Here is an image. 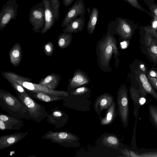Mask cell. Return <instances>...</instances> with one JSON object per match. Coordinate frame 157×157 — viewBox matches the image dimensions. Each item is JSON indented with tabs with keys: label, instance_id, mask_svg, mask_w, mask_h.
I'll return each instance as SVG.
<instances>
[{
	"label": "cell",
	"instance_id": "39",
	"mask_svg": "<svg viewBox=\"0 0 157 157\" xmlns=\"http://www.w3.org/2000/svg\"><path fill=\"white\" fill-rule=\"evenodd\" d=\"M143 157H157V152H147L140 154Z\"/></svg>",
	"mask_w": 157,
	"mask_h": 157
},
{
	"label": "cell",
	"instance_id": "20",
	"mask_svg": "<svg viewBox=\"0 0 157 157\" xmlns=\"http://www.w3.org/2000/svg\"><path fill=\"white\" fill-rule=\"evenodd\" d=\"M99 14L98 9L96 7H93L89 16V19L86 27L87 31L90 34H91L94 32L97 23Z\"/></svg>",
	"mask_w": 157,
	"mask_h": 157
},
{
	"label": "cell",
	"instance_id": "43",
	"mask_svg": "<svg viewBox=\"0 0 157 157\" xmlns=\"http://www.w3.org/2000/svg\"><path fill=\"white\" fill-rule=\"evenodd\" d=\"M91 11V10H90V8H89L88 7H87V11L88 12L89 16L90 14Z\"/></svg>",
	"mask_w": 157,
	"mask_h": 157
},
{
	"label": "cell",
	"instance_id": "2",
	"mask_svg": "<svg viewBox=\"0 0 157 157\" xmlns=\"http://www.w3.org/2000/svg\"><path fill=\"white\" fill-rule=\"evenodd\" d=\"M16 93L17 97L26 107L31 120L40 123L48 117L49 113L44 105L36 102L27 93Z\"/></svg>",
	"mask_w": 157,
	"mask_h": 157
},
{
	"label": "cell",
	"instance_id": "35",
	"mask_svg": "<svg viewBox=\"0 0 157 157\" xmlns=\"http://www.w3.org/2000/svg\"><path fill=\"white\" fill-rule=\"evenodd\" d=\"M144 29L146 32L150 33L157 40V33L156 32V31L153 29L151 26H145L144 27Z\"/></svg>",
	"mask_w": 157,
	"mask_h": 157
},
{
	"label": "cell",
	"instance_id": "12",
	"mask_svg": "<svg viewBox=\"0 0 157 157\" xmlns=\"http://www.w3.org/2000/svg\"><path fill=\"white\" fill-rule=\"evenodd\" d=\"M26 132H17L3 135L0 137V150L8 147L17 143L28 134Z\"/></svg>",
	"mask_w": 157,
	"mask_h": 157
},
{
	"label": "cell",
	"instance_id": "17",
	"mask_svg": "<svg viewBox=\"0 0 157 157\" xmlns=\"http://www.w3.org/2000/svg\"><path fill=\"white\" fill-rule=\"evenodd\" d=\"M139 78L140 82V92L141 93L142 92L147 93L151 94L157 101V94L152 88L145 74L141 73Z\"/></svg>",
	"mask_w": 157,
	"mask_h": 157
},
{
	"label": "cell",
	"instance_id": "30",
	"mask_svg": "<svg viewBox=\"0 0 157 157\" xmlns=\"http://www.w3.org/2000/svg\"><path fill=\"white\" fill-rule=\"evenodd\" d=\"M44 51L45 55L48 56H52L54 51V45L51 41H48L44 44L43 46Z\"/></svg>",
	"mask_w": 157,
	"mask_h": 157
},
{
	"label": "cell",
	"instance_id": "36",
	"mask_svg": "<svg viewBox=\"0 0 157 157\" xmlns=\"http://www.w3.org/2000/svg\"><path fill=\"white\" fill-rule=\"evenodd\" d=\"M152 36V35L147 32L145 33L144 39L146 45L147 47L151 44L153 41Z\"/></svg>",
	"mask_w": 157,
	"mask_h": 157
},
{
	"label": "cell",
	"instance_id": "11",
	"mask_svg": "<svg viewBox=\"0 0 157 157\" xmlns=\"http://www.w3.org/2000/svg\"><path fill=\"white\" fill-rule=\"evenodd\" d=\"M68 119L67 114L56 106L50 110L47 121L54 126V129L62 128L67 123Z\"/></svg>",
	"mask_w": 157,
	"mask_h": 157
},
{
	"label": "cell",
	"instance_id": "34",
	"mask_svg": "<svg viewBox=\"0 0 157 157\" xmlns=\"http://www.w3.org/2000/svg\"><path fill=\"white\" fill-rule=\"evenodd\" d=\"M147 5L151 13L157 16V5L153 0H143Z\"/></svg>",
	"mask_w": 157,
	"mask_h": 157
},
{
	"label": "cell",
	"instance_id": "15",
	"mask_svg": "<svg viewBox=\"0 0 157 157\" xmlns=\"http://www.w3.org/2000/svg\"><path fill=\"white\" fill-rule=\"evenodd\" d=\"M85 23L84 17H78L72 21L63 29V32L76 33L82 31Z\"/></svg>",
	"mask_w": 157,
	"mask_h": 157
},
{
	"label": "cell",
	"instance_id": "24",
	"mask_svg": "<svg viewBox=\"0 0 157 157\" xmlns=\"http://www.w3.org/2000/svg\"><path fill=\"white\" fill-rule=\"evenodd\" d=\"M102 142L104 145L115 149L118 148L120 144L119 139L116 136L112 135L105 136L102 139Z\"/></svg>",
	"mask_w": 157,
	"mask_h": 157
},
{
	"label": "cell",
	"instance_id": "3",
	"mask_svg": "<svg viewBox=\"0 0 157 157\" xmlns=\"http://www.w3.org/2000/svg\"><path fill=\"white\" fill-rule=\"evenodd\" d=\"M41 138L49 140L52 142L67 147H76L79 145L78 144L79 140L78 137L67 131L50 130L44 135Z\"/></svg>",
	"mask_w": 157,
	"mask_h": 157
},
{
	"label": "cell",
	"instance_id": "40",
	"mask_svg": "<svg viewBox=\"0 0 157 157\" xmlns=\"http://www.w3.org/2000/svg\"><path fill=\"white\" fill-rule=\"evenodd\" d=\"M75 0H63V3L64 6L67 7L70 5Z\"/></svg>",
	"mask_w": 157,
	"mask_h": 157
},
{
	"label": "cell",
	"instance_id": "9",
	"mask_svg": "<svg viewBox=\"0 0 157 157\" xmlns=\"http://www.w3.org/2000/svg\"><path fill=\"white\" fill-rule=\"evenodd\" d=\"M12 80L18 83L25 89L31 93H36L43 92L51 95L65 97L69 95L68 93L66 91L53 90L45 85L22 80Z\"/></svg>",
	"mask_w": 157,
	"mask_h": 157
},
{
	"label": "cell",
	"instance_id": "28",
	"mask_svg": "<svg viewBox=\"0 0 157 157\" xmlns=\"http://www.w3.org/2000/svg\"><path fill=\"white\" fill-rule=\"evenodd\" d=\"M147 51L153 60L157 62V45L155 40L147 48Z\"/></svg>",
	"mask_w": 157,
	"mask_h": 157
},
{
	"label": "cell",
	"instance_id": "6",
	"mask_svg": "<svg viewBox=\"0 0 157 157\" xmlns=\"http://www.w3.org/2000/svg\"><path fill=\"white\" fill-rule=\"evenodd\" d=\"M45 7L41 1L31 9L29 21L33 26L32 30L36 33H41L44 28L45 22Z\"/></svg>",
	"mask_w": 157,
	"mask_h": 157
},
{
	"label": "cell",
	"instance_id": "33",
	"mask_svg": "<svg viewBox=\"0 0 157 157\" xmlns=\"http://www.w3.org/2000/svg\"><path fill=\"white\" fill-rule=\"evenodd\" d=\"M90 89L85 86L78 88L75 90L71 91V95L73 96H82L90 91Z\"/></svg>",
	"mask_w": 157,
	"mask_h": 157
},
{
	"label": "cell",
	"instance_id": "14",
	"mask_svg": "<svg viewBox=\"0 0 157 157\" xmlns=\"http://www.w3.org/2000/svg\"><path fill=\"white\" fill-rule=\"evenodd\" d=\"M42 2L44 4L45 7L44 26L41 32V34H43L53 26L55 20L49 0H42Z\"/></svg>",
	"mask_w": 157,
	"mask_h": 157
},
{
	"label": "cell",
	"instance_id": "13",
	"mask_svg": "<svg viewBox=\"0 0 157 157\" xmlns=\"http://www.w3.org/2000/svg\"><path fill=\"white\" fill-rule=\"evenodd\" d=\"M114 101V97L108 93L103 94L98 97L94 104V108L99 115L102 111L107 109Z\"/></svg>",
	"mask_w": 157,
	"mask_h": 157
},
{
	"label": "cell",
	"instance_id": "41",
	"mask_svg": "<svg viewBox=\"0 0 157 157\" xmlns=\"http://www.w3.org/2000/svg\"><path fill=\"white\" fill-rule=\"evenodd\" d=\"M148 76L157 78V72L153 70H151L148 72Z\"/></svg>",
	"mask_w": 157,
	"mask_h": 157
},
{
	"label": "cell",
	"instance_id": "32",
	"mask_svg": "<svg viewBox=\"0 0 157 157\" xmlns=\"http://www.w3.org/2000/svg\"><path fill=\"white\" fill-rule=\"evenodd\" d=\"M129 4L131 5L134 8H136L140 10L148 13L151 17L152 13H150L146 10L143 7H142L139 4L137 0H123Z\"/></svg>",
	"mask_w": 157,
	"mask_h": 157
},
{
	"label": "cell",
	"instance_id": "22",
	"mask_svg": "<svg viewBox=\"0 0 157 157\" xmlns=\"http://www.w3.org/2000/svg\"><path fill=\"white\" fill-rule=\"evenodd\" d=\"M30 94L32 97L36 99L47 102L63 100V97L51 95L43 92L36 93H32Z\"/></svg>",
	"mask_w": 157,
	"mask_h": 157
},
{
	"label": "cell",
	"instance_id": "1",
	"mask_svg": "<svg viewBox=\"0 0 157 157\" xmlns=\"http://www.w3.org/2000/svg\"><path fill=\"white\" fill-rule=\"evenodd\" d=\"M0 106L8 114L20 119H31L26 107L11 93L0 89Z\"/></svg>",
	"mask_w": 157,
	"mask_h": 157
},
{
	"label": "cell",
	"instance_id": "25",
	"mask_svg": "<svg viewBox=\"0 0 157 157\" xmlns=\"http://www.w3.org/2000/svg\"><path fill=\"white\" fill-rule=\"evenodd\" d=\"M0 120L8 121L12 123L20 125L22 127L25 125L23 120L9 114L0 113Z\"/></svg>",
	"mask_w": 157,
	"mask_h": 157
},
{
	"label": "cell",
	"instance_id": "5",
	"mask_svg": "<svg viewBox=\"0 0 157 157\" xmlns=\"http://www.w3.org/2000/svg\"><path fill=\"white\" fill-rule=\"evenodd\" d=\"M105 38L100 45L99 59L102 65L107 66L109 64L113 53L117 56L119 55V52L113 36L107 33Z\"/></svg>",
	"mask_w": 157,
	"mask_h": 157
},
{
	"label": "cell",
	"instance_id": "7",
	"mask_svg": "<svg viewBox=\"0 0 157 157\" xmlns=\"http://www.w3.org/2000/svg\"><path fill=\"white\" fill-rule=\"evenodd\" d=\"M127 90L125 87L122 86L119 89L117 97L118 113L124 127L128 124L129 115L128 100Z\"/></svg>",
	"mask_w": 157,
	"mask_h": 157
},
{
	"label": "cell",
	"instance_id": "31",
	"mask_svg": "<svg viewBox=\"0 0 157 157\" xmlns=\"http://www.w3.org/2000/svg\"><path fill=\"white\" fill-rule=\"evenodd\" d=\"M6 80L9 82L16 92L20 93H26L25 88L18 83L10 79H7Z\"/></svg>",
	"mask_w": 157,
	"mask_h": 157
},
{
	"label": "cell",
	"instance_id": "29",
	"mask_svg": "<svg viewBox=\"0 0 157 157\" xmlns=\"http://www.w3.org/2000/svg\"><path fill=\"white\" fill-rule=\"evenodd\" d=\"M148 110L150 117L152 122L157 127V107L150 105L149 106Z\"/></svg>",
	"mask_w": 157,
	"mask_h": 157
},
{
	"label": "cell",
	"instance_id": "21",
	"mask_svg": "<svg viewBox=\"0 0 157 157\" xmlns=\"http://www.w3.org/2000/svg\"><path fill=\"white\" fill-rule=\"evenodd\" d=\"M117 115L116 103L114 101L107 109L105 117L100 119L101 125H106L110 124L114 120Z\"/></svg>",
	"mask_w": 157,
	"mask_h": 157
},
{
	"label": "cell",
	"instance_id": "27",
	"mask_svg": "<svg viewBox=\"0 0 157 157\" xmlns=\"http://www.w3.org/2000/svg\"><path fill=\"white\" fill-rule=\"evenodd\" d=\"M51 7L52 9L55 21L58 20L60 16L59 8L60 2L59 0H49Z\"/></svg>",
	"mask_w": 157,
	"mask_h": 157
},
{
	"label": "cell",
	"instance_id": "4",
	"mask_svg": "<svg viewBox=\"0 0 157 157\" xmlns=\"http://www.w3.org/2000/svg\"><path fill=\"white\" fill-rule=\"evenodd\" d=\"M133 21L120 17L110 22L108 26L107 33L117 34L124 39L130 38L133 32Z\"/></svg>",
	"mask_w": 157,
	"mask_h": 157
},
{
	"label": "cell",
	"instance_id": "18",
	"mask_svg": "<svg viewBox=\"0 0 157 157\" xmlns=\"http://www.w3.org/2000/svg\"><path fill=\"white\" fill-rule=\"evenodd\" d=\"M10 61L14 67L18 66L21 62L22 57V51L21 45L16 43L12 48L9 53Z\"/></svg>",
	"mask_w": 157,
	"mask_h": 157
},
{
	"label": "cell",
	"instance_id": "42",
	"mask_svg": "<svg viewBox=\"0 0 157 157\" xmlns=\"http://www.w3.org/2000/svg\"><path fill=\"white\" fill-rule=\"evenodd\" d=\"M139 103L140 105H143L146 101L144 97H140L139 98Z\"/></svg>",
	"mask_w": 157,
	"mask_h": 157
},
{
	"label": "cell",
	"instance_id": "26",
	"mask_svg": "<svg viewBox=\"0 0 157 157\" xmlns=\"http://www.w3.org/2000/svg\"><path fill=\"white\" fill-rule=\"evenodd\" d=\"M21 126L8 121L0 120V130L1 131L7 130H19Z\"/></svg>",
	"mask_w": 157,
	"mask_h": 157
},
{
	"label": "cell",
	"instance_id": "10",
	"mask_svg": "<svg viewBox=\"0 0 157 157\" xmlns=\"http://www.w3.org/2000/svg\"><path fill=\"white\" fill-rule=\"evenodd\" d=\"M86 10L83 0H77L67 12L61 24L65 27L72 21L78 17H84Z\"/></svg>",
	"mask_w": 157,
	"mask_h": 157
},
{
	"label": "cell",
	"instance_id": "37",
	"mask_svg": "<svg viewBox=\"0 0 157 157\" xmlns=\"http://www.w3.org/2000/svg\"><path fill=\"white\" fill-rule=\"evenodd\" d=\"M148 78L151 86L157 90V78L148 76Z\"/></svg>",
	"mask_w": 157,
	"mask_h": 157
},
{
	"label": "cell",
	"instance_id": "38",
	"mask_svg": "<svg viewBox=\"0 0 157 157\" xmlns=\"http://www.w3.org/2000/svg\"><path fill=\"white\" fill-rule=\"evenodd\" d=\"M151 17L154 19L151 26L153 29L157 31V16L152 13Z\"/></svg>",
	"mask_w": 157,
	"mask_h": 157
},
{
	"label": "cell",
	"instance_id": "8",
	"mask_svg": "<svg viewBox=\"0 0 157 157\" xmlns=\"http://www.w3.org/2000/svg\"><path fill=\"white\" fill-rule=\"evenodd\" d=\"M18 4L16 0H8L2 6L0 12V30L2 31L17 16Z\"/></svg>",
	"mask_w": 157,
	"mask_h": 157
},
{
	"label": "cell",
	"instance_id": "23",
	"mask_svg": "<svg viewBox=\"0 0 157 157\" xmlns=\"http://www.w3.org/2000/svg\"><path fill=\"white\" fill-rule=\"evenodd\" d=\"M72 37L71 33L63 32L61 34L58 38L57 44L58 47L61 49L67 47L71 44Z\"/></svg>",
	"mask_w": 157,
	"mask_h": 157
},
{
	"label": "cell",
	"instance_id": "19",
	"mask_svg": "<svg viewBox=\"0 0 157 157\" xmlns=\"http://www.w3.org/2000/svg\"><path fill=\"white\" fill-rule=\"evenodd\" d=\"M60 80V77L59 75L52 74L41 79L38 83L45 85L52 90H55Z\"/></svg>",
	"mask_w": 157,
	"mask_h": 157
},
{
	"label": "cell",
	"instance_id": "16",
	"mask_svg": "<svg viewBox=\"0 0 157 157\" xmlns=\"http://www.w3.org/2000/svg\"><path fill=\"white\" fill-rule=\"evenodd\" d=\"M90 82V79L86 75L81 71H78L75 73L71 79L69 86L71 88L74 89L86 84Z\"/></svg>",
	"mask_w": 157,
	"mask_h": 157
}]
</instances>
